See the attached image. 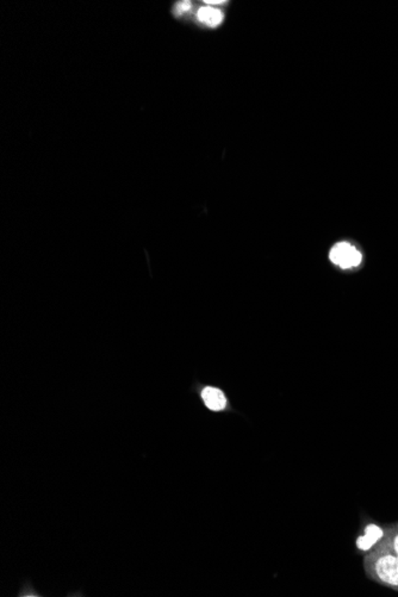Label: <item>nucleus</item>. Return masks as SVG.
Here are the masks:
<instances>
[{
  "mask_svg": "<svg viewBox=\"0 0 398 597\" xmlns=\"http://www.w3.org/2000/svg\"><path fill=\"white\" fill-rule=\"evenodd\" d=\"M385 534H387L385 528L375 523H370L365 527L364 534L357 539V543H355L357 548L367 553L382 543L383 539L385 538Z\"/></svg>",
  "mask_w": 398,
  "mask_h": 597,
  "instance_id": "obj_3",
  "label": "nucleus"
},
{
  "mask_svg": "<svg viewBox=\"0 0 398 597\" xmlns=\"http://www.w3.org/2000/svg\"><path fill=\"white\" fill-rule=\"evenodd\" d=\"M397 525H398V523H397Z\"/></svg>",
  "mask_w": 398,
  "mask_h": 597,
  "instance_id": "obj_9",
  "label": "nucleus"
},
{
  "mask_svg": "<svg viewBox=\"0 0 398 597\" xmlns=\"http://www.w3.org/2000/svg\"><path fill=\"white\" fill-rule=\"evenodd\" d=\"M380 546L390 550L392 553L396 554L398 558V525L387 528L385 538L383 539Z\"/></svg>",
  "mask_w": 398,
  "mask_h": 597,
  "instance_id": "obj_6",
  "label": "nucleus"
},
{
  "mask_svg": "<svg viewBox=\"0 0 398 597\" xmlns=\"http://www.w3.org/2000/svg\"><path fill=\"white\" fill-rule=\"evenodd\" d=\"M204 3L209 5L226 4V1H224V0H215V1H214V0H209V1H207H207H204Z\"/></svg>",
  "mask_w": 398,
  "mask_h": 597,
  "instance_id": "obj_8",
  "label": "nucleus"
},
{
  "mask_svg": "<svg viewBox=\"0 0 398 597\" xmlns=\"http://www.w3.org/2000/svg\"><path fill=\"white\" fill-rule=\"evenodd\" d=\"M364 570L367 578L379 586L398 590V558L385 547L378 546L364 557Z\"/></svg>",
  "mask_w": 398,
  "mask_h": 597,
  "instance_id": "obj_1",
  "label": "nucleus"
},
{
  "mask_svg": "<svg viewBox=\"0 0 398 597\" xmlns=\"http://www.w3.org/2000/svg\"><path fill=\"white\" fill-rule=\"evenodd\" d=\"M329 258L341 269H348L358 266L363 262V255L351 243H340L333 247Z\"/></svg>",
  "mask_w": 398,
  "mask_h": 597,
  "instance_id": "obj_2",
  "label": "nucleus"
},
{
  "mask_svg": "<svg viewBox=\"0 0 398 597\" xmlns=\"http://www.w3.org/2000/svg\"><path fill=\"white\" fill-rule=\"evenodd\" d=\"M191 8V1H181V3H178V4L176 5V8H174V13H176V16H181L184 13H186V12L190 11Z\"/></svg>",
  "mask_w": 398,
  "mask_h": 597,
  "instance_id": "obj_7",
  "label": "nucleus"
},
{
  "mask_svg": "<svg viewBox=\"0 0 398 597\" xmlns=\"http://www.w3.org/2000/svg\"><path fill=\"white\" fill-rule=\"evenodd\" d=\"M202 398L207 409L221 411L226 406V398L217 387H207L202 391Z\"/></svg>",
  "mask_w": 398,
  "mask_h": 597,
  "instance_id": "obj_4",
  "label": "nucleus"
},
{
  "mask_svg": "<svg viewBox=\"0 0 398 597\" xmlns=\"http://www.w3.org/2000/svg\"><path fill=\"white\" fill-rule=\"evenodd\" d=\"M397 591H398V590H397Z\"/></svg>",
  "mask_w": 398,
  "mask_h": 597,
  "instance_id": "obj_10",
  "label": "nucleus"
},
{
  "mask_svg": "<svg viewBox=\"0 0 398 597\" xmlns=\"http://www.w3.org/2000/svg\"><path fill=\"white\" fill-rule=\"evenodd\" d=\"M197 18L200 23L205 24L207 27H216L222 24L224 16L222 11H219L217 8H211V6H204L200 8L197 12Z\"/></svg>",
  "mask_w": 398,
  "mask_h": 597,
  "instance_id": "obj_5",
  "label": "nucleus"
}]
</instances>
